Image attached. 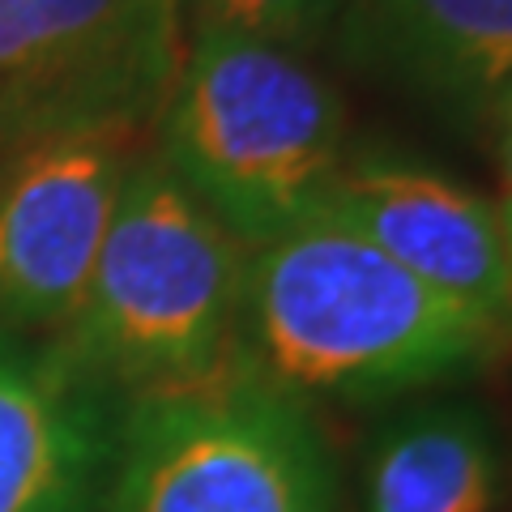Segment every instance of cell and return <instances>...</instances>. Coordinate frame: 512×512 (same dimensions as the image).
Segmentation results:
<instances>
[{
  "mask_svg": "<svg viewBox=\"0 0 512 512\" xmlns=\"http://www.w3.org/2000/svg\"><path fill=\"white\" fill-rule=\"evenodd\" d=\"M350 0H184L188 30H227V35L299 47L316 43L333 22H342Z\"/></svg>",
  "mask_w": 512,
  "mask_h": 512,
  "instance_id": "8fae6325",
  "label": "cell"
},
{
  "mask_svg": "<svg viewBox=\"0 0 512 512\" xmlns=\"http://www.w3.org/2000/svg\"><path fill=\"white\" fill-rule=\"evenodd\" d=\"M500 222H504V252H508V282H512V201L500 205Z\"/></svg>",
  "mask_w": 512,
  "mask_h": 512,
  "instance_id": "4fadbf2b",
  "label": "cell"
},
{
  "mask_svg": "<svg viewBox=\"0 0 512 512\" xmlns=\"http://www.w3.org/2000/svg\"><path fill=\"white\" fill-rule=\"evenodd\" d=\"M320 214L495 325L512 316L500 205L474 188L393 158H346Z\"/></svg>",
  "mask_w": 512,
  "mask_h": 512,
  "instance_id": "52a82bcc",
  "label": "cell"
},
{
  "mask_svg": "<svg viewBox=\"0 0 512 512\" xmlns=\"http://www.w3.org/2000/svg\"><path fill=\"white\" fill-rule=\"evenodd\" d=\"M184 52V0H0V146L146 137Z\"/></svg>",
  "mask_w": 512,
  "mask_h": 512,
  "instance_id": "5b68a950",
  "label": "cell"
},
{
  "mask_svg": "<svg viewBox=\"0 0 512 512\" xmlns=\"http://www.w3.org/2000/svg\"><path fill=\"white\" fill-rule=\"evenodd\" d=\"M158 163L248 252L325 210L346 107L291 47L197 30L158 116Z\"/></svg>",
  "mask_w": 512,
  "mask_h": 512,
  "instance_id": "3957f363",
  "label": "cell"
},
{
  "mask_svg": "<svg viewBox=\"0 0 512 512\" xmlns=\"http://www.w3.org/2000/svg\"><path fill=\"white\" fill-rule=\"evenodd\" d=\"M500 329L329 214L252 248L244 265L239 359L303 406L466 380L495 355Z\"/></svg>",
  "mask_w": 512,
  "mask_h": 512,
  "instance_id": "6da1fadb",
  "label": "cell"
},
{
  "mask_svg": "<svg viewBox=\"0 0 512 512\" xmlns=\"http://www.w3.org/2000/svg\"><path fill=\"white\" fill-rule=\"evenodd\" d=\"M103 512H346L312 406L239 359L205 384L128 402Z\"/></svg>",
  "mask_w": 512,
  "mask_h": 512,
  "instance_id": "277c9868",
  "label": "cell"
},
{
  "mask_svg": "<svg viewBox=\"0 0 512 512\" xmlns=\"http://www.w3.org/2000/svg\"><path fill=\"white\" fill-rule=\"evenodd\" d=\"M141 141L69 133L13 154L0 180V329H60L73 316Z\"/></svg>",
  "mask_w": 512,
  "mask_h": 512,
  "instance_id": "8992f818",
  "label": "cell"
},
{
  "mask_svg": "<svg viewBox=\"0 0 512 512\" xmlns=\"http://www.w3.org/2000/svg\"><path fill=\"white\" fill-rule=\"evenodd\" d=\"M500 448L470 402H423L389 419L363 461V512H495Z\"/></svg>",
  "mask_w": 512,
  "mask_h": 512,
  "instance_id": "30bf717a",
  "label": "cell"
},
{
  "mask_svg": "<svg viewBox=\"0 0 512 512\" xmlns=\"http://www.w3.org/2000/svg\"><path fill=\"white\" fill-rule=\"evenodd\" d=\"M346 52L427 99L474 107L512 86V0H350Z\"/></svg>",
  "mask_w": 512,
  "mask_h": 512,
  "instance_id": "9c48e42d",
  "label": "cell"
},
{
  "mask_svg": "<svg viewBox=\"0 0 512 512\" xmlns=\"http://www.w3.org/2000/svg\"><path fill=\"white\" fill-rule=\"evenodd\" d=\"M495 111H500V146H504V171H508V201H512V86L500 94V103H495Z\"/></svg>",
  "mask_w": 512,
  "mask_h": 512,
  "instance_id": "7c38bea8",
  "label": "cell"
},
{
  "mask_svg": "<svg viewBox=\"0 0 512 512\" xmlns=\"http://www.w3.org/2000/svg\"><path fill=\"white\" fill-rule=\"evenodd\" d=\"M111 448L99 384L56 346L0 329V512H94Z\"/></svg>",
  "mask_w": 512,
  "mask_h": 512,
  "instance_id": "ba28073f",
  "label": "cell"
},
{
  "mask_svg": "<svg viewBox=\"0 0 512 512\" xmlns=\"http://www.w3.org/2000/svg\"><path fill=\"white\" fill-rule=\"evenodd\" d=\"M244 265L248 248L141 154L56 350L128 402L214 380L239 363Z\"/></svg>",
  "mask_w": 512,
  "mask_h": 512,
  "instance_id": "7a4b0ae2",
  "label": "cell"
}]
</instances>
